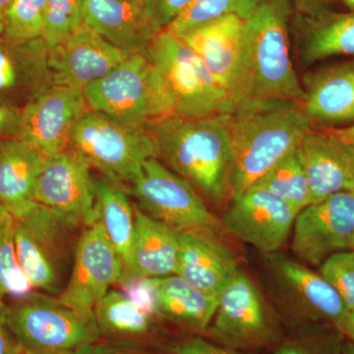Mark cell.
Here are the masks:
<instances>
[{
	"label": "cell",
	"mask_w": 354,
	"mask_h": 354,
	"mask_svg": "<svg viewBox=\"0 0 354 354\" xmlns=\"http://www.w3.org/2000/svg\"><path fill=\"white\" fill-rule=\"evenodd\" d=\"M193 0H143L149 18L158 32L165 31L188 8Z\"/></svg>",
	"instance_id": "38"
},
{
	"label": "cell",
	"mask_w": 354,
	"mask_h": 354,
	"mask_svg": "<svg viewBox=\"0 0 354 354\" xmlns=\"http://www.w3.org/2000/svg\"><path fill=\"white\" fill-rule=\"evenodd\" d=\"M146 55L169 90L172 115L206 118L227 115L234 111L227 95L199 55L169 30L158 32Z\"/></svg>",
	"instance_id": "5"
},
{
	"label": "cell",
	"mask_w": 354,
	"mask_h": 354,
	"mask_svg": "<svg viewBox=\"0 0 354 354\" xmlns=\"http://www.w3.org/2000/svg\"><path fill=\"white\" fill-rule=\"evenodd\" d=\"M129 55L84 24L73 36L48 50L50 82L84 91Z\"/></svg>",
	"instance_id": "17"
},
{
	"label": "cell",
	"mask_w": 354,
	"mask_h": 354,
	"mask_svg": "<svg viewBox=\"0 0 354 354\" xmlns=\"http://www.w3.org/2000/svg\"><path fill=\"white\" fill-rule=\"evenodd\" d=\"M341 334L344 339H346V341L353 342L354 344V307L348 310V314H346Z\"/></svg>",
	"instance_id": "44"
},
{
	"label": "cell",
	"mask_w": 354,
	"mask_h": 354,
	"mask_svg": "<svg viewBox=\"0 0 354 354\" xmlns=\"http://www.w3.org/2000/svg\"><path fill=\"white\" fill-rule=\"evenodd\" d=\"M320 274L334 286L348 310L354 307V249L332 254L324 261Z\"/></svg>",
	"instance_id": "36"
},
{
	"label": "cell",
	"mask_w": 354,
	"mask_h": 354,
	"mask_svg": "<svg viewBox=\"0 0 354 354\" xmlns=\"http://www.w3.org/2000/svg\"><path fill=\"white\" fill-rule=\"evenodd\" d=\"M156 158L207 201L221 206L232 198V146L225 115H167L145 125Z\"/></svg>",
	"instance_id": "2"
},
{
	"label": "cell",
	"mask_w": 354,
	"mask_h": 354,
	"mask_svg": "<svg viewBox=\"0 0 354 354\" xmlns=\"http://www.w3.org/2000/svg\"><path fill=\"white\" fill-rule=\"evenodd\" d=\"M262 2L263 0H193L167 30L180 36L225 16L234 15L247 20Z\"/></svg>",
	"instance_id": "31"
},
{
	"label": "cell",
	"mask_w": 354,
	"mask_h": 354,
	"mask_svg": "<svg viewBox=\"0 0 354 354\" xmlns=\"http://www.w3.org/2000/svg\"><path fill=\"white\" fill-rule=\"evenodd\" d=\"M14 218L7 213L0 223V301L18 299L35 291L16 255L13 236Z\"/></svg>",
	"instance_id": "32"
},
{
	"label": "cell",
	"mask_w": 354,
	"mask_h": 354,
	"mask_svg": "<svg viewBox=\"0 0 354 354\" xmlns=\"http://www.w3.org/2000/svg\"><path fill=\"white\" fill-rule=\"evenodd\" d=\"M209 341L239 351L274 349L283 339L278 319L243 272L220 295L218 309L204 333Z\"/></svg>",
	"instance_id": "9"
},
{
	"label": "cell",
	"mask_w": 354,
	"mask_h": 354,
	"mask_svg": "<svg viewBox=\"0 0 354 354\" xmlns=\"http://www.w3.org/2000/svg\"><path fill=\"white\" fill-rule=\"evenodd\" d=\"M48 53L43 38L15 41L0 34V104L21 111L50 85Z\"/></svg>",
	"instance_id": "19"
},
{
	"label": "cell",
	"mask_w": 354,
	"mask_h": 354,
	"mask_svg": "<svg viewBox=\"0 0 354 354\" xmlns=\"http://www.w3.org/2000/svg\"><path fill=\"white\" fill-rule=\"evenodd\" d=\"M354 236V190L335 193L300 211L293 225L292 248L307 264L320 265L351 248Z\"/></svg>",
	"instance_id": "15"
},
{
	"label": "cell",
	"mask_w": 354,
	"mask_h": 354,
	"mask_svg": "<svg viewBox=\"0 0 354 354\" xmlns=\"http://www.w3.org/2000/svg\"><path fill=\"white\" fill-rule=\"evenodd\" d=\"M87 111L83 91L50 84L21 109L16 138L50 157L69 148L72 132Z\"/></svg>",
	"instance_id": "13"
},
{
	"label": "cell",
	"mask_w": 354,
	"mask_h": 354,
	"mask_svg": "<svg viewBox=\"0 0 354 354\" xmlns=\"http://www.w3.org/2000/svg\"><path fill=\"white\" fill-rule=\"evenodd\" d=\"M306 10H315L317 7L322 6L327 0H297Z\"/></svg>",
	"instance_id": "45"
},
{
	"label": "cell",
	"mask_w": 354,
	"mask_h": 354,
	"mask_svg": "<svg viewBox=\"0 0 354 354\" xmlns=\"http://www.w3.org/2000/svg\"><path fill=\"white\" fill-rule=\"evenodd\" d=\"M349 249H354V236H353V241H351V248H349Z\"/></svg>",
	"instance_id": "50"
},
{
	"label": "cell",
	"mask_w": 354,
	"mask_h": 354,
	"mask_svg": "<svg viewBox=\"0 0 354 354\" xmlns=\"http://www.w3.org/2000/svg\"><path fill=\"white\" fill-rule=\"evenodd\" d=\"M20 111L0 104V139L17 137Z\"/></svg>",
	"instance_id": "42"
},
{
	"label": "cell",
	"mask_w": 354,
	"mask_h": 354,
	"mask_svg": "<svg viewBox=\"0 0 354 354\" xmlns=\"http://www.w3.org/2000/svg\"><path fill=\"white\" fill-rule=\"evenodd\" d=\"M85 24V0H46L43 39L48 50L64 43Z\"/></svg>",
	"instance_id": "33"
},
{
	"label": "cell",
	"mask_w": 354,
	"mask_h": 354,
	"mask_svg": "<svg viewBox=\"0 0 354 354\" xmlns=\"http://www.w3.org/2000/svg\"><path fill=\"white\" fill-rule=\"evenodd\" d=\"M297 214L281 198L252 186L232 200L221 225L239 241L262 252L274 253L290 235Z\"/></svg>",
	"instance_id": "16"
},
{
	"label": "cell",
	"mask_w": 354,
	"mask_h": 354,
	"mask_svg": "<svg viewBox=\"0 0 354 354\" xmlns=\"http://www.w3.org/2000/svg\"><path fill=\"white\" fill-rule=\"evenodd\" d=\"M134 208V239L121 279H158L176 274L180 248L179 232L147 216L138 207Z\"/></svg>",
	"instance_id": "24"
},
{
	"label": "cell",
	"mask_w": 354,
	"mask_h": 354,
	"mask_svg": "<svg viewBox=\"0 0 354 354\" xmlns=\"http://www.w3.org/2000/svg\"><path fill=\"white\" fill-rule=\"evenodd\" d=\"M12 0H0V34L2 32V25H3L4 16L7 11V8L10 6Z\"/></svg>",
	"instance_id": "46"
},
{
	"label": "cell",
	"mask_w": 354,
	"mask_h": 354,
	"mask_svg": "<svg viewBox=\"0 0 354 354\" xmlns=\"http://www.w3.org/2000/svg\"><path fill=\"white\" fill-rule=\"evenodd\" d=\"M94 317L101 339L108 341L136 346L157 330V320L118 290L108 291L95 304Z\"/></svg>",
	"instance_id": "27"
},
{
	"label": "cell",
	"mask_w": 354,
	"mask_h": 354,
	"mask_svg": "<svg viewBox=\"0 0 354 354\" xmlns=\"http://www.w3.org/2000/svg\"><path fill=\"white\" fill-rule=\"evenodd\" d=\"M245 22L225 16L176 36L199 55L234 109L253 97Z\"/></svg>",
	"instance_id": "10"
},
{
	"label": "cell",
	"mask_w": 354,
	"mask_h": 354,
	"mask_svg": "<svg viewBox=\"0 0 354 354\" xmlns=\"http://www.w3.org/2000/svg\"><path fill=\"white\" fill-rule=\"evenodd\" d=\"M129 186L144 214L179 234H216L223 225L201 195L158 158L147 160Z\"/></svg>",
	"instance_id": "8"
},
{
	"label": "cell",
	"mask_w": 354,
	"mask_h": 354,
	"mask_svg": "<svg viewBox=\"0 0 354 354\" xmlns=\"http://www.w3.org/2000/svg\"><path fill=\"white\" fill-rule=\"evenodd\" d=\"M253 186L264 188L281 198L297 213L313 203L308 180L298 158L297 149L279 160Z\"/></svg>",
	"instance_id": "30"
},
{
	"label": "cell",
	"mask_w": 354,
	"mask_h": 354,
	"mask_svg": "<svg viewBox=\"0 0 354 354\" xmlns=\"http://www.w3.org/2000/svg\"><path fill=\"white\" fill-rule=\"evenodd\" d=\"M302 39V62L309 65L337 55L354 57V12L311 21Z\"/></svg>",
	"instance_id": "29"
},
{
	"label": "cell",
	"mask_w": 354,
	"mask_h": 354,
	"mask_svg": "<svg viewBox=\"0 0 354 354\" xmlns=\"http://www.w3.org/2000/svg\"><path fill=\"white\" fill-rule=\"evenodd\" d=\"M46 0H12L7 8L1 34L15 41L43 38Z\"/></svg>",
	"instance_id": "34"
},
{
	"label": "cell",
	"mask_w": 354,
	"mask_h": 354,
	"mask_svg": "<svg viewBox=\"0 0 354 354\" xmlns=\"http://www.w3.org/2000/svg\"><path fill=\"white\" fill-rule=\"evenodd\" d=\"M7 306L9 325L24 353L69 354L101 339L94 315H83L50 295L32 291Z\"/></svg>",
	"instance_id": "7"
},
{
	"label": "cell",
	"mask_w": 354,
	"mask_h": 354,
	"mask_svg": "<svg viewBox=\"0 0 354 354\" xmlns=\"http://www.w3.org/2000/svg\"><path fill=\"white\" fill-rule=\"evenodd\" d=\"M118 285L133 304H136L156 320L160 319L158 290L155 279L132 277V278L121 279Z\"/></svg>",
	"instance_id": "37"
},
{
	"label": "cell",
	"mask_w": 354,
	"mask_h": 354,
	"mask_svg": "<svg viewBox=\"0 0 354 354\" xmlns=\"http://www.w3.org/2000/svg\"><path fill=\"white\" fill-rule=\"evenodd\" d=\"M176 274L207 295L218 297L239 274L234 256L215 234L185 232L179 234Z\"/></svg>",
	"instance_id": "22"
},
{
	"label": "cell",
	"mask_w": 354,
	"mask_h": 354,
	"mask_svg": "<svg viewBox=\"0 0 354 354\" xmlns=\"http://www.w3.org/2000/svg\"><path fill=\"white\" fill-rule=\"evenodd\" d=\"M302 106L312 124L335 127L354 120V60L305 76Z\"/></svg>",
	"instance_id": "23"
},
{
	"label": "cell",
	"mask_w": 354,
	"mask_h": 354,
	"mask_svg": "<svg viewBox=\"0 0 354 354\" xmlns=\"http://www.w3.org/2000/svg\"><path fill=\"white\" fill-rule=\"evenodd\" d=\"M23 354H35V353H23Z\"/></svg>",
	"instance_id": "51"
},
{
	"label": "cell",
	"mask_w": 354,
	"mask_h": 354,
	"mask_svg": "<svg viewBox=\"0 0 354 354\" xmlns=\"http://www.w3.org/2000/svg\"><path fill=\"white\" fill-rule=\"evenodd\" d=\"M22 348L11 330L8 321V306L0 301V354H23Z\"/></svg>",
	"instance_id": "41"
},
{
	"label": "cell",
	"mask_w": 354,
	"mask_h": 354,
	"mask_svg": "<svg viewBox=\"0 0 354 354\" xmlns=\"http://www.w3.org/2000/svg\"><path fill=\"white\" fill-rule=\"evenodd\" d=\"M67 230L71 228L38 202L24 215L14 218L16 255L35 290L53 295L62 290L64 232Z\"/></svg>",
	"instance_id": "12"
},
{
	"label": "cell",
	"mask_w": 354,
	"mask_h": 354,
	"mask_svg": "<svg viewBox=\"0 0 354 354\" xmlns=\"http://www.w3.org/2000/svg\"><path fill=\"white\" fill-rule=\"evenodd\" d=\"M95 198L97 221L125 266L134 239V206L124 185L104 176L95 179Z\"/></svg>",
	"instance_id": "28"
},
{
	"label": "cell",
	"mask_w": 354,
	"mask_h": 354,
	"mask_svg": "<svg viewBox=\"0 0 354 354\" xmlns=\"http://www.w3.org/2000/svg\"><path fill=\"white\" fill-rule=\"evenodd\" d=\"M342 1H344L349 8L353 9L354 11V0H342Z\"/></svg>",
	"instance_id": "49"
},
{
	"label": "cell",
	"mask_w": 354,
	"mask_h": 354,
	"mask_svg": "<svg viewBox=\"0 0 354 354\" xmlns=\"http://www.w3.org/2000/svg\"><path fill=\"white\" fill-rule=\"evenodd\" d=\"M272 260L279 281L297 299L300 318L341 333L348 309L334 286L322 274L295 261L283 256Z\"/></svg>",
	"instance_id": "20"
},
{
	"label": "cell",
	"mask_w": 354,
	"mask_h": 354,
	"mask_svg": "<svg viewBox=\"0 0 354 354\" xmlns=\"http://www.w3.org/2000/svg\"><path fill=\"white\" fill-rule=\"evenodd\" d=\"M339 354H354V344L348 341L342 342Z\"/></svg>",
	"instance_id": "47"
},
{
	"label": "cell",
	"mask_w": 354,
	"mask_h": 354,
	"mask_svg": "<svg viewBox=\"0 0 354 354\" xmlns=\"http://www.w3.org/2000/svg\"><path fill=\"white\" fill-rule=\"evenodd\" d=\"M124 264L97 221L85 227L77 243L68 283L58 299L83 315H94L95 304L118 283Z\"/></svg>",
	"instance_id": "14"
},
{
	"label": "cell",
	"mask_w": 354,
	"mask_h": 354,
	"mask_svg": "<svg viewBox=\"0 0 354 354\" xmlns=\"http://www.w3.org/2000/svg\"><path fill=\"white\" fill-rule=\"evenodd\" d=\"M69 354H147L135 344L125 342L97 341L86 344Z\"/></svg>",
	"instance_id": "40"
},
{
	"label": "cell",
	"mask_w": 354,
	"mask_h": 354,
	"mask_svg": "<svg viewBox=\"0 0 354 354\" xmlns=\"http://www.w3.org/2000/svg\"><path fill=\"white\" fill-rule=\"evenodd\" d=\"M165 348L169 354H242L198 335L169 342Z\"/></svg>",
	"instance_id": "39"
},
{
	"label": "cell",
	"mask_w": 354,
	"mask_h": 354,
	"mask_svg": "<svg viewBox=\"0 0 354 354\" xmlns=\"http://www.w3.org/2000/svg\"><path fill=\"white\" fill-rule=\"evenodd\" d=\"M337 138L354 145V124L346 127H322Z\"/></svg>",
	"instance_id": "43"
},
{
	"label": "cell",
	"mask_w": 354,
	"mask_h": 354,
	"mask_svg": "<svg viewBox=\"0 0 354 354\" xmlns=\"http://www.w3.org/2000/svg\"><path fill=\"white\" fill-rule=\"evenodd\" d=\"M232 146V198L241 196L313 129L301 102L253 97L225 115Z\"/></svg>",
	"instance_id": "1"
},
{
	"label": "cell",
	"mask_w": 354,
	"mask_h": 354,
	"mask_svg": "<svg viewBox=\"0 0 354 354\" xmlns=\"http://www.w3.org/2000/svg\"><path fill=\"white\" fill-rule=\"evenodd\" d=\"M286 0H263L245 22L253 97L304 102V88L290 57Z\"/></svg>",
	"instance_id": "4"
},
{
	"label": "cell",
	"mask_w": 354,
	"mask_h": 354,
	"mask_svg": "<svg viewBox=\"0 0 354 354\" xmlns=\"http://www.w3.org/2000/svg\"><path fill=\"white\" fill-rule=\"evenodd\" d=\"M341 333L330 327L313 332L304 330L298 337L285 339L274 349V354H339Z\"/></svg>",
	"instance_id": "35"
},
{
	"label": "cell",
	"mask_w": 354,
	"mask_h": 354,
	"mask_svg": "<svg viewBox=\"0 0 354 354\" xmlns=\"http://www.w3.org/2000/svg\"><path fill=\"white\" fill-rule=\"evenodd\" d=\"M8 213L7 209L4 208L3 205L0 203V223L3 221L4 216H6V214Z\"/></svg>",
	"instance_id": "48"
},
{
	"label": "cell",
	"mask_w": 354,
	"mask_h": 354,
	"mask_svg": "<svg viewBox=\"0 0 354 354\" xmlns=\"http://www.w3.org/2000/svg\"><path fill=\"white\" fill-rule=\"evenodd\" d=\"M92 167L71 148L44 158L35 200L50 209L66 227H88L97 221Z\"/></svg>",
	"instance_id": "11"
},
{
	"label": "cell",
	"mask_w": 354,
	"mask_h": 354,
	"mask_svg": "<svg viewBox=\"0 0 354 354\" xmlns=\"http://www.w3.org/2000/svg\"><path fill=\"white\" fill-rule=\"evenodd\" d=\"M69 148L102 176L123 185L134 180L147 160L156 158L152 137L145 127L91 109L77 122Z\"/></svg>",
	"instance_id": "6"
},
{
	"label": "cell",
	"mask_w": 354,
	"mask_h": 354,
	"mask_svg": "<svg viewBox=\"0 0 354 354\" xmlns=\"http://www.w3.org/2000/svg\"><path fill=\"white\" fill-rule=\"evenodd\" d=\"M155 281L160 319L204 334L213 321L220 297L203 292L177 274L155 279Z\"/></svg>",
	"instance_id": "26"
},
{
	"label": "cell",
	"mask_w": 354,
	"mask_h": 354,
	"mask_svg": "<svg viewBox=\"0 0 354 354\" xmlns=\"http://www.w3.org/2000/svg\"><path fill=\"white\" fill-rule=\"evenodd\" d=\"M44 158L15 137L0 139V203L14 218L35 206V187Z\"/></svg>",
	"instance_id": "25"
},
{
	"label": "cell",
	"mask_w": 354,
	"mask_h": 354,
	"mask_svg": "<svg viewBox=\"0 0 354 354\" xmlns=\"http://www.w3.org/2000/svg\"><path fill=\"white\" fill-rule=\"evenodd\" d=\"M312 204L344 191L354 190V145L325 128L310 130L297 146Z\"/></svg>",
	"instance_id": "18"
},
{
	"label": "cell",
	"mask_w": 354,
	"mask_h": 354,
	"mask_svg": "<svg viewBox=\"0 0 354 354\" xmlns=\"http://www.w3.org/2000/svg\"><path fill=\"white\" fill-rule=\"evenodd\" d=\"M85 24L116 48L146 53L158 32L143 0H85Z\"/></svg>",
	"instance_id": "21"
},
{
	"label": "cell",
	"mask_w": 354,
	"mask_h": 354,
	"mask_svg": "<svg viewBox=\"0 0 354 354\" xmlns=\"http://www.w3.org/2000/svg\"><path fill=\"white\" fill-rule=\"evenodd\" d=\"M91 111L145 127L174 114L171 95L146 53H133L108 75L83 91Z\"/></svg>",
	"instance_id": "3"
}]
</instances>
